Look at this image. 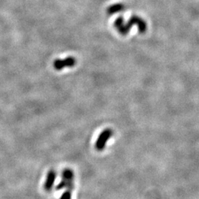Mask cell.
Listing matches in <instances>:
<instances>
[{
	"label": "cell",
	"mask_w": 199,
	"mask_h": 199,
	"mask_svg": "<svg viewBox=\"0 0 199 199\" xmlns=\"http://www.w3.org/2000/svg\"><path fill=\"white\" fill-rule=\"evenodd\" d=\"M133 24H136L138 26V30L140 33H143L147 30L146 22L141 18L136 16H132L126 24H124V19L123 17L117 18L115 22V27L121 35H125L128 33L130 29Z\"/></svg>",
	"instance_id": "1"
},
{
	"label": "cell",
	"mask_w": 199,
	"mask_h": 199,
	"mask_svg": "<svg viewBox=\"0 0 199 199\" xmlns=\"http://www.w3.org/2000/svg\"><path fill=\"white\" fill-rule=\"evenodd\" d=\"M76 63L75 58L73 57H69L63 60L57 59L54 61L53 66L55 69L61 70L63 69L64 67H72L74 66Z\"/></svg>",
	"instance_id": "2"
},
{
	"label": "cell",
	"mask_w": 199,
	"mask_h": 199,
	"mask_svg": "<svg viewBox=\"0 0 199 199\" xmlns=\"http://www.w3.org/2000/svg\"><path fill=\"white\" fill-rule=\"evenodd\" d=\"M124 8H125V6H124V5L123 4L113 5L110 6V7L108 8L107 13L109 15H112V14H116V13H118L123 11Z\"/></svg>",
	"instance_id": "3"
}]
</instances>
